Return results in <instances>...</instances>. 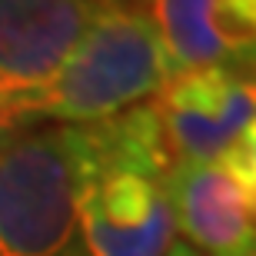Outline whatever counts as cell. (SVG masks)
I'll use <instances>...</instances> for the list:
<instances>
[{
    "label": "cell",
    "mask_w": 256,
    "mask_h": 256,
    "mask_svg": "<svg viewBox=\"0 0 256 256\" xmlns=\"http://www.w3.org/2000/svg\"><path fill=\"white\" fill-rule=\"evenodd\" d=\"M104 10L94 0H0V96L40 86Z\"/></svg>",
    "instance_id": "8992f818"
},
{
    "label": "cell",
    "mask_w": 256,
    "mask_h": 256,
    "mask_svg": "<svg viewBox=\"0 0 256 256\" xmlns=\"http://www.w3.org/2000/svg\"><path fill=\"white\" fill-rule=\"evenodd\" d=\"M76 160V223L86 256H166L173 156L146 104L70 126Z\"/></svg>",
    "instance_id": "6da1fadb"
},
{
    "label": "cell",
    "mask_w": 256,
    "mask_h": 256,
    "mask_svg": "<svg viewBox=\"0 0 256 256\" xmlns=\"http://www.w3.org/2000/svg\"><path fill=\"white\" fill-rule=\"evenodd\" d=\"M220 163L243 183V190L256 203V126H246V130L240 133V140L220 156Z\"/></svg>",
    "instance_id": "ba28073f"
},
{
    "label": "cell",
    "mask_w": 256,
    "mask_h": 256,
    "mask_svg": "<svg viewBox=\"0 0 256 256\" xmlns=\"http://www.w3.org/2000/svg\"><path fill=\"white\" fill-rule=\"evenodd\" d=\"M100 7H133V0H94Z\"/></svg>",
    "instance_id": "30bf717a"
},
{
    "label": "cell",
    "mask_w": 256,
    "mask_h": 256,
    "mask_svg": "<svg viewBox=\"0 0 256 256\" xmlns=\"http://www.w3.org/2000/svg\"><path fill=\"white\" fill-rule=\"evenodd\" d=\"M166 256H203V253H196L193 246H186V243H180V240H173V246H170ZM250 256H256V253H250Z\"/></svg>",
    "instance_id": "9c48e42d"
},
{
    "label": "cell",
    "mask_w": 256,
    "mask_h": 256,
    "mask_svg": "<svg viewBox=\"0 0 256 256\" xmlns=\"http://www.w3.org/2000/svg\"><path fill=\"white\" fill-rule=\"evenodd\" d=\"M146 106L176 166L213 163L240 140L256 114V64L183 70Z\"/></svg>",
    "instance_id": "277c9868"
},
{
    "label": "cell",
    "mask_w": 256,
    "mask_h": 256,
    "mask_svg": "<svg viewBox=\"0 0 256 256\" xmlns=\"http://www.w3.org/2000/svg\"><path fill=\"white\" fill-rule=\"evenodd\" d=\"M250 126H256V114H253V120H250Z\"/></svg>",
    "instance_id": "8fae6325"
},
{
    "label": "cell",
    "mask_w": 256,
    "mask_h": 256,
    "mask_svg": "<svg viewBox=\"0 0 256 256\" xmlns=\"http://www.w3.org/2000/svg\"><path fill=\"white\" fill-rule=\"evenodd\" d=\"M160 40L166 74L256 64V0H133Z\"/></svg>",
    "instance_id": "5b68a950"
},
{
    "label": "cell",
    "mask_w": 256,
    "mask_h": 256,
    "mask_svg": "<svg viewBox=\"0 0 256 256\" xmlns=\"http://www.w3.org/2000/svg\"><path fill=\"white\" fill-rule=\"evenodd\" d=\"M166 80L150 20L136 7H106L40 86L0 96V130L96 124L153 96Z\"/></svg>",
    "instance_id": "7a4b0ae2"
},
{
    "label": "cell",
    "mask_w": 256,
    "mask_h": 256,
    "mask_svg": "<svg viewBox=\"0 0 256 256\" xmlns=\"http://www.w3.org/2000/svg\"><path fill=\"white\" fill-rule=\"evenodd\" d=\"M166 193L186 246L203 256L256 253V203L220 160L173 166Z\"/></svg>",
    "instance_id": "52a82bcc"
},
{
    "label": "cell",
    "mask_w": 256,
    "mask_h": 256,
    "mask_svg": "<svg viewBox=\"0 0 256 256\" xmlns=\"http://www.w3.org/2000/svg\"><path fill=\"white\" fill-rule=\"evenodd\" d=\"M0 256H86L70 126L0 130Z\"/></svg>",
    "instance_id": "3957f363"
}]
</instances>
